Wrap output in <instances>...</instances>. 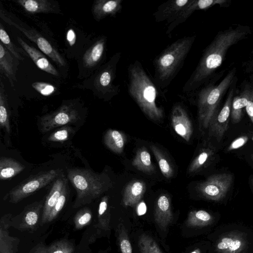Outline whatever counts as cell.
Instances as JSON below:
<instances>
[{"mask_svg":"<svg viewBox=\"0 0 253 253\" xmlns=\"http://www.w3.org/2000/svg\"><path fill=\"white\" fill-rule=\"evenodd\" d=\"M245 28H229L219 33L205 50L196 69L185 83L183 91H197L222 64L228 49L248 34Z\"/></svg>","mask_w":253,"mask_h":253,"instance_id":"6da1fadb","label":"cell"},{"mask_svg":"<svg viewBox=\"0 0 253 253\" xmlns=\"http://www.w3.org/2000/svg\"><path fill=\"white\" fill-rule=\"evenodd\" d=\"M128 92L143 113L149 119L160 121L163 109L157 104V85L144 70L141 63L135 60L127 69Z\"/></svg>","mask_w":253,"mask_h":253,"instance_id":"7a4b0ae2","label":"cell"},{"mask_svg":"<svg viewBox=\"0 0 253 253\" xmlns=\"http://www.w3.org/2000/svg\"><path fill=\"white\" fill-rule=\"evenodd\" d=\"M196 36L178 39L168 45L154 59V81L160 88L168 87L184 64Z\"/></svg>","mask_w":253,"mask_h":253,"instance_id":"3957f363","label":"cell"},{"mask_svg":"<svg viewBox=\"0 0 253 253\" xmlns=\"http://www.w3.org/2000/svg\"><path fill=\"white\" fill-rule=\"evenodd\" d=\"M67 177L77 192L76 207L90 203L107 191L111 186L109 177L90 169H69Z\"/></svg>","mask_w":253,"mask_h":253,"instance_id":"277c9868","label":"cell"},{"mask_svg":"<svg viewBox=\"0 0 253 253\" xmlns=\"http://www.w3.org/2000/svg\"><path fill=\"white\" fill-rule=\"evenodd\" d=\"M235 71L232 70L217 85L208 84L198 92V114L201 130L209 128L214 117L222 96L231 84Z\"/></svg>","mask_w":253,"mask_h":253,"instance_id":"5b68a950","label":"cell"},{"mask_svg":"<svg viewBox=\"0 0 253 253\" xmlns=\"http://www.w3.org/2000/svg\"><path fill=\"white\" fill-rule=\"evenodd\" d=\"M121 57V52H116L99 69L94 75L93 90L101 98L109 99L120 92V86L115 85L114 81Z\"/></svg>","mask_w":253,"mask_h":253,"instance_id":"8992f818","label":"cell"},{"mask_svg":"<svg viewBox=\"0 0 253 253\" xmlns=\"http://www.w3.org/2000/svg\"><path fill=\"white\" fill-rule=\"evenodd\" d=\"M62 173L60 169H51L38 173L23 181L13 188L4 197L12 203H17L50 182Z\"/></svg>","mask_w":253,"mask_h":253,"instance_id":"52a82bcc","label":"cell"},{"mask_svg":"<svg viewBox=\"0 0 253 253\" xmlns=\"http://www.w3.org/2000/svg\"><path fill=\"white\" fill-rule=\"evenodd\" d=\"M79 108L73 102L63 103L55 111L40 117L39 128L45 133L55 128L75 124L81 119Z\"/></svg>","mask_w":253,"mask_h":253,"instance_id":"ba28073f","label":"cell"},{"mask_svg":"<svg viewBox=\"0 0 253 253\" xmlns=\"http://www.w3.org/2000/svg\"><path fill=\"white\" fill-rule=\"evenodd\" d=\"M0 18L6 23L12 25L23 33L29 40L36 43L40 50L60 66L66 65L62 56L50 42L35 29L26 28L20 23L15 22L10 15L0 12Z\"/></svg>","mask_w":253,"mask_h":253,"instance_id":"9c48e42d","label":"cell"},{"mask_svg":"<svg viewBox=\"0 0 253 253\" xmlns=\"http://www.w3.org/2000/svg\"><path fill=\"white\" fill-rule=\"evenodd\" d=\"M233 178V175L229 173L213 174L200 183L198 189L206 199L219 201L226 196L232 185Z\"/></svg>","mask_w":253,"mask_h":253,"instance_id":"30bf717a","label":"cell"},{"mask_svg":"<svg viewBox=\"0 0 253 253\" xmlns=\"http://www.w3.org/2000/svg\"><path fill=\"white\" fill-rule=\"evenodd\" d=\"M233 95L234 89H231L223 107L212 120L209 127L210 136L215 137L218 141L222 139L228 128Z\"/></svg>","mask_w":253,"mask_h":253,"instance_id":"8fae6325","label":"cell"},{"mask_svg":"<svg viewBox=\"0 0 253 253\" xmlns=\"http://www.w3.org/2000/svg\"><path fill=\"white\" fill-rule=\"evenodd\" d=\"M247 241L244 234L233 231L223 235L216 244L219 253H248Z\"/></svg>","mask_w":253,"mask_h":253,"instance_id":"7c38bea8","label":"cell"},{"mask_svg":"<svg viewBox=\"0 0 253 253\" xmlns=\"http://www.w3.org/2000/svg\"><path fill=\"white\" fill-rule=\"evenodd\" d=\"M226 2L225 0H190L175 20L168 25L166 34H169L178 25L184 22L195 11L206 9L216 4H223Z\"/></svg>","mask_w":253,"mask_h":253,"instance_id":"4fadbf2b","label":"cell"},{"mask_svg":"<svg viewBox=\"0 0 253 253\" xmlns=\"http://www.w3.org/2000/svg\"><path fill=\"white\" fill-rule=\"evenodd\" d=\"M171 122L175 132L186 141H189L193 134L192 122L184 107L175 105L172 110Z\"/></svg>","mask_w":253,"mask_h":253,"instance_id":"5bb4252c","label":"cell"},{"mask_svg":"<svg viewBox=\"0 0 253 253\" xmlns=\"http://www.w3.org/2000/svg\"><path fill=\"white\" fill-rule=\"evenodd\" d=\"M190 0H170L161 4L153 14L157 22L167 21L168 24L172 22Z\"/></svg>","mask_w":253,"mask_h":253,"instance_id":"9a60e30c","label":"cell"},{"mask_svg":"<svg viewBox=\"0 0 253 253\" xmlns=\"http://www.w3.org/2000/svg\"><path fill=\"white\" fill-rule=\"evenodd\" d=\"M68 182V180L62 173L53 183L49 193L46 197L44 202L42 214V221L46 223L49 214L58 201L62 190Z\"/></svg>","mask_w":253,"mask_h":253,"instance_id":"2e32d148","label":"cell"},{"mask_svg":"<svg viewBox=\"0 0 253 253\" xmlns=\"http://www.w3.org/2000/svg\"><path fill=\"white\" fill-rule=\"evenodd\" d=\"M173 216L169 197L162 195L158 198L155 208L154 219L162 229H165L173 220Z\"/></svg>","mask_w":253,"mask_h":253,"instance_id":"e0dca14e","label":"cell"},{"mask_svg":"<svg viewBox=\"0 0 253 253\" xmlns=\"http://www.w3.org/2000/svg\"><path fill=\"white\" fill-rule=\"evenodd\" d=\"M106 41L105 37H100L88 49L83 56V67L91 70L101 63L105 56Z\"/></svg>","mask_w":253,"mask_h":253,"instance_id":"ac0fdd59","label":"cell"},{"mask_svg":"<svg viewBox=\"0 0 253 253\" xmlns=\"http://www.w3.org/2000/svg\"><path fill=\"white\" fill-rule=\"evenodd\" d=\"M122 0H96L92 6L94 19L99 21L107 16L115 17L122 9Z\"/></svg>","mask_w":253,"mask_h":253,"instance_id":"d6986e66","label":"cell"},{"mask_svg":"<svg viewBox=\"0 0 253 253\" xmlns=\"http://www.w3.org/2000/svg\"><path fill=\"white\" fill-rule=\"evenodd\" d=\"M19 60L16 58L0 42V70L8 78L11 85L13 87L16 81V73Z\"/></svg>","mask_w":253,"mask_h":253,"instance_id":"ffe728a7","label":"cell"},{"mask_svg":"<svg viewBox=\"0 0 253 253\" xmlns=\"http://www.w3.org/2000/svg\"><path fill=\"white\" fill-rule=\"evenodd\" d=\"M17 39L22 48L27 53L39 68L52 75H58L57 70L42 53L28 44L20 37H18Z\"/></svg>","mask_w":253,"mask_h":253,"instance_id":"44dd1931","label":"cell"},{"mask_svg":"<svg viewBox=\"0 0 253 253\" xmlns=\"http://www.w3.org/2000/svg\"><path fill=\"white\" fill-rule=\"evenodd\" d=\"M145 183L135 180L128 183L124 190L123 202L125 206L134 207L137 205L146 191Z\"/></svg>","mask_w":253,"mask_h":253,"instance_id":"7402d4cb","label":"cell"},{"mask_svg":"<svg viewBox=\"0 0 253 253\" xmlns=\"http://www.w3.org/2000/svg\"><path fill=\"white\" fill-rule=\"evenodd\" d=\"M16 2L28 13H59L58 4L49 0H18Z\"/></svg>","mask_w":253,"mask_h":253,"instance_id":"603a6c76","label":"cell"},{"mask_svg":"<svg viewBox=\"0 0 253 253\" xmlns=\"http://www.w3.org/2000/svg\"><path fill=\"white\" fill-rule=\"evenodd\" d=\"M75 247L72 242L62 239L48 246L39 244L31 250L30 253H73Z\"/></svg>","mask_w":253,"mask_h":253,"instance_id":"cb8c5ba5","label":"cell"},{"mask_svg":"<svg viewBox=\"0 0 253 253\" xmlns=\"http://www.w3.org/2000/svg\"><path fill=\"white\" fill-rule=\"evenodd\" d=\"M126 140V136L123 132L112 129H108L103 137L104 143L107 147L117 154L123 152Z\"/></svg>","mask_w":253,"mask_h":253,"instance_id":"d4e9b609","label":"cell"},{"mask_svg":"<svg viewBox=\"0 0 253 253\" xmlns=\"http://www.w3.org/2000/svg\"><path fill=\"white\" fill-rule=\"evenodd\" d=\"M24 169V165L13 158L6 157L0 158V179L1 180L15 176Z\"/></svg>","mask_w":253,"mask_h":253,"instance_id":"484cf974","label":"cell"},{"mask_svg":"<svg viewBox=\"0 0 253 253\" xmlns=\"http://www.w3.org/2000/svg\"><path fill=\"white\" fill-rule=\"evenodd\" d=\"M131 164L138 170L147 174H151L155 170L150 154L145 147H141L137 151Z\"/></svg>","mask_w":253,"mask_h":253,"instance_id":"4316f807","label":"cell"},{"mask_svg":"<svg viewBox=\"0 0 253 253\" xmlns=\"http://www.w3.org/2000/svg\"><path fill=\"white\" fill-rule=\"evenodd\" d=\"M0 228V253H15L18 245L16 238L9 236L6 218L2 217Z\"/></svg>","mask_w":253,"mask_h":253,"instance_id":"83f0119b","label":"cell"},{"mask_svg":"<svg viewBox=\"0 0 253 253\" xmlns=\"http://www.w3.org/2000/svg\"><path fill=\"white\" fill-rule=\"evenodd\" d=\"M44 203L42 201L36 202L28 206L26 210L21 223L24 229H33L38 224L40 214Z\"/></svg>","mask_w":253,"mask_h":253,"instance_id":"f1b7e54d","label":"cell"},{"mask_svg":"<svg viewBox=\"0 0 253 253\" xmlns=\"http://www.w3.org/2000/svg\"><path fill=\"white\" fill-rule=\"evenodd\" d=\"M250 90L246 89L240 95L233 98L231 111V120L233 124H236L240 121L242 116V110L247 104Z\"/></svg>","mask_w":253,"mask_h":253,"instance_id":"f546056e","label":"cell"},{"mask_svg":"<svg viewBox=\"0 0 253 253\" xmlns=\"http://www.w3.org/2000/svg\"><path fill=\"white\" fill-rule=\"evenodd\" d=\"M213 220V217L204 210L191 211L186 221L187 226L202 227L210 224Z\"/></svg>","mask_w":253,"mask_h":253,"instance_id":"4dcf8cb0","label":"cell"},{"mask_svg":"<svg viewBox=\"0 0 253 253\" xmlns=\"http://www.w3.org/2000/svg\"><path fill=\"white\" fill-rule=\"evenodd\" d=\"M0 126L6 133L9 134L10 126L9 114L7 97L2 83L0 86Z\"/></svg>","mask_w":253,"mask_h":253,"instance_id":"1f68e13d","label":"cell"},{"mask_svg":"<svg viewBox=\"0 0 253 253\" xmlns=\"http://www.w3.org/2000/svg\"><path fill=\"white\" fill-rule=\"evenodd\" d=\"M150 147L156 159L163 175L167 178L171 177L173 174V169L167 157L157 146L152 144Z\"/></svg>","mask_w":253,"mask_h":253,"instance_id":"d6a6232c","label":"cell"},{"mask_svg":"<svg viewBox=\"0 0 253 253\" xmlns=\"http://www.w3.org/2000/svg\"><path fill=\"white\" fill-rule=\"evenodd\" d=\"M0 39L3 45L19 60H23V55L26 56L28 55L23 48L18 47L12 42L1 23L0 24Z\"/></svg>","mask_w":253,"mask_h":253,"instance_id":"836d02e7","label":"cell"},{"mask_svg":"<svg viewBox=\"0 0 253 253\" xmlns=\"http://www.w3.org/2000/svg\"><path fill=\"white\" fill-rule=\"evenodd\" d=\"M138 244L140 253H163L156 242L145 234L139 236Z\"/></svg>","mask_w":253,"mask_h":253,"instance_id":"e575fe53","label":"cell"},{"mask_svg":"<svg viewBox=\"0 0 253 253\" xmlns=\"http://www.w3.org/2000/svg\"><path fill=\"white\" fill-rule=\"evenodd\" d=\"M108 198L105 196L102 198L98 210V227L107 229L110 222V215L108 212Z\"/></svg>","mask_w":253,"mask_h":253,"instance_id":"d590c367","label":"cell"},{"mask_svg":"<svg viewBox=\"0 0 253 253\" xmlns=\"http://www.w3.org/2000/svg\"><path fill=\"white\" fill-rule=\"evenodd\" d=\"M212 154L213 151L211 149L202 150L190 165L188 172L192 173L197 171L210 159Z\"/></svg>","mask_w":253,"mask_h":253,"instance_id":"8d00e7d4","label":"cell"},{"mask_svg":"<svg viewBox=\"0 0 253 253\" xmlns=\"http://www.w3.org/2000/svg\"><path fill=\"white\" fill-rule=\"evenodd\" d=\"M74 132L73 127L65 126L54 130L49 135L47 140L50 142L63 143L68 140Z\"/></svg>","mask_w":253,"mask_h":253,"instance_id":"74e56055","label":"cell"},{"mask_svg":"<svg viewBox=\"0 0 253 253\" xmlns=\"http://www.w3.org/2000/svg\"><path fill=\"white\" fill-rule=\"evenodd\" d=\"M68 188L69 187L67 182L64 186L61 194L55 205L51 210L47 218V222H51L55 219L64 207L69 194Z\"/></svg>","mask_w":253,"mask_h":253,"instance_id":"f35d334b","label":"cell"},{"mask_svg":"<svg viewBox=\"0 0 253 253\" xmlns=\"http://www.w3.org/2000/svg\"><path fill=\"white\" fill-rule=\"evenodd\" d=\"M92 219V213L87 208H84L80 210L74 218L75 227L80 229L88 225Z\"/></svg>","mask_w":253,"mask_h":253,"instance_id":"ab89813d","label":"cell"},{"mask_svg":"<svg viewBox=\"0 0 253 253\" xmlns=\"http://www.w3.org/2000/svg\"><path fill=\"white\" fill-rule=\"evenodd\" d=\"M118 239L122 253H132V248L128 236L123 226L120 227Z\"/></svg>","mask_w":253,"mask_h":253,"instance_id":"60d3db41","label":"cell"},{"mask_svg":"<svg viewBox=\"0 0 253 253\" xmlns=\"http://www.w3.org/2000/svg\"><path fill=\"white\" fill-rule=\"evenodd\" d=\"M32 86L43 96H49L53 93L56 90L54 86L44 82H34L32 84Z\"/></svg>","mask_w":253,"mask_h":253,"instance_id":"b9f144b4","label":"cell"},{"mask_svg":"<svg viewBox=\"0 0 253 253\" xmlns=\"http://www.w3.org/2000/svg\"><path fill=\"white\" fill-rule=\"evenodd\" d=\"M248 137L244 136L240 137L233 141L228 148V150L238 149L243 146L248 141Z\"/></svg>","mask_w":253,"mask_h":253,"instance_id":"7bdbcfd3","label":"cell"},{"mask_svg":"<svg viewBox=\"0 0 253 253\" xmlns=\"http://www.w3.org/2000/svg\"><path fill=\"white\" fill-rule=\"evenodd\" d=\"M246 110L253 124V89L250 90L249 100L246 106Z\"/></svg>","mask_w":253,"mask_h":253,"instance_id":"ee69618b","label":"cell"},{"mask_svg":"<svg viewBox=\"0 0 253 253\" xmlns=\"http://www.w3.org/2000/svg\"><path fill=\"white\" fill-rule=\"evenodd\" d=\"M67 40L70 45H72L75 42L76 35L72 29H69L67 33Z\"/></svg>","mask_w":253,"mask_h":253,"instance_id":"f6af8a7d","label":"cell"},{"mask_svg":"<svg viewBox=\"0 0 253 253\" xmlns=\"http://www.w3.org/2000/svg\"><path fill=\"white\" fill-rule=\"evenodd\" d=\"M146 211V206L144 202L139 203L137 208V213L139 215L144 214Z\"/></svg>","mask_w":253,"mask_h":253,"instance_id":"bcb514c9","label":"cell"},{"mask_svg":"<svg viewBox=\"0 0 253 253\" xmlns=\"http://www.w3.org/2000/svg\"><path fill=\"white\" fill-rule=\"evenodd\" d=\"M191 253H201V252L200 249H196L193 251Z\"/></svg>","mask_w":253,"mask_h":253,"instance_id":"7dc6e473","label":"cell"},{"mask_svg":"<svg viewBox=\"0 0 253 253\" xmlns=\"http://www.w3.org/2000/svg\"><path fill=\"white\" fill-rule=\"evenodd\" d=\"M252 158H253V154L252 155Z\"/></svg>","mask_w":253,"mask_h":253,"instance_id":"c3c4849f","label":"cell"},{"mask_svg":"<svg viewBox=\"0 0 253 253\" xmlns=\"http://www.w3.org/2000/svg\"></svg>","mask_w":253,"mask_h":253,"instance_id":"681fc988","label":"cell"}]
</instances>
